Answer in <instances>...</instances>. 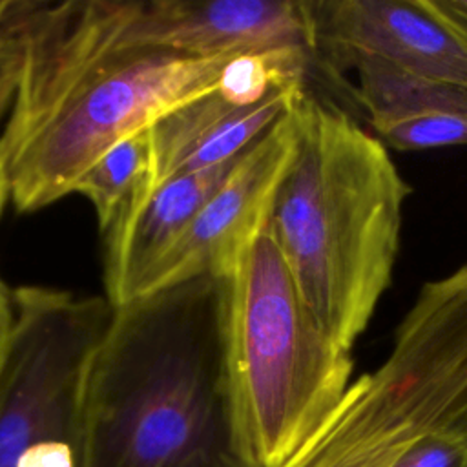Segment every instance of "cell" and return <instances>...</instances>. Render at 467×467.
Wrapping results in <instances>:
<instances>
[{
  "instance_id": "obj_11",
  "label": "cell",
  "mask_w": 467,
  "mask_h": 467,
  "mask_svg": "<svg viewBox=\"0 0 467 467\" xmlns=\"http://www.w3.org/2000/svg\"><path fill=\"white\" fill-rule=\"evenodd\" d=\"M356 73V100L387 148L467 146V86L414 77L379 60L359 62Z\"/></svg>"
},
{
  "instance_id": "obj_16",
  "label": "cell",
  "mask_w": 467,
  "mask_h": 467,
  "mask_svg": "<svg viewBox=\"0 0 467 467\" xmlns=\"http://www.w3.org/2000/svg\"><path fill=\"white\" fill-rule=\"evenodd\" d=\"M421 4L467 47V0H421Z\"/></svg>"
},
{
  "instance_id": "obj_8",
  "label": "cell",
  "mask_w": 467,
  "mask_h": 467,
  "mask_svg": "<svg viewBox=\"0 0 467 467\" xmlns=\"http://www.w3.org/2000/svg\"><path fill=\"white\" fill-rule=\"evenodd\" d=\"M316 78L336 84L363 60L467 86V47L421 0H310Z\"/></svg>"
},
{
  "instance_id": "obj_17",
  "label": "cell",
  "mask_w": 467,
  "mask_h": 467,
  "mask_svg": "<svg viewBox=\"0 0 467 467\" xmlns=\"http://www.w3.org/2000/svg\"><path fill=\"white\" fill-rule=\"evenodd\" d=\"M9 325H11V290L5 288L0 281V358L5 345Z\"/></svg>"
},
{
  "instance_id": "obj_15",
  "label": "cell",
  "mask_w": 467,
  "mask_h": 467,
  "mask_svg": "<svg viewBox=\"0 0 467 467\" xmlns=\"http://www.w3.org/2000/svg\"><path fill=\"white\" fill-rule=\"evenodd\" d=\"M288 467H370L354 445L336 436H317Z\"/></svg>"
},
{
  "instance_id": "obj_13",
  "label": "cell",
  "mask_w": 467,
  "mask_h": 467,
  "mask_svg": "<svg viewBox=\"0 0 467 467\" xmlns=\"http://www.w3.org/2000/svg\"><path fill=\"white\" fill-rule=\"evenodd\" d=\"M389 467H467V425H447L414 438Z\"/></svg>"
},
{
  "instance_id": "obj_14",
  "label": "cell",
  "mask_w": 467,
  "mask_h": 467,
  "mask_svg": "<svg viewBox=\"0 0 467 467\" xmlns=\"http://www.w3.org/2000/svg\"><path fill=\"white\" fill-rule=\"evenodd\" d=\"M13 9L15 0H0V122L7 117L13 104L20 67V49L13 29Z\"/></svg>"
},
{
  "instance_id": "obj_10",
  "label": "cell",
  "mask_w": 467,
  "mask_h": 467,
  "mask_svg": "<svg viewBox=\"0 0 467 467\" xmlns=\"http://www.w3.org/2000/svg\"><path fill=\"white\" fill-rule=\"evenodd\" d=\"M234 161L177 175L139 193L104 235V286L113 306L139 296L151 268L179 241Z\"/></svg>"
},
{
  "instance_id": "obj_2",
  "label": "cell",
  "mask_w": 467,
  "mask_h": 467,
  "mask_svg": "<svg viewBox=\"0 0 467 467\" xmlns=\"http://www.w3.org/2000/svg\"><path fill=\"white\" fill-rule=\"evenodd\" d=\"M224 327L217 275L115 306L86 381L82 467H255L235 429Z\"/></svg>"
},
{
  "instance_id": "obj_12",
  "label": "cell",
  "mask_w": 467,
  "mask_h": 467,
  "mask_svg": "<svg viewBox=\"0 0 467 467\" xmlns=\"http://www.w3.org/2000/svg\"><path fill=\"white\" fill-rule=\"evenodd\" d=\"M148 168L150 135L142 130L113 144L80 175L73 193L84 195L93 204L102 234L130 204Z\"/></svg>"
},
{
  "instance_id": "obj_7",
  "label": "cell",
  "mask_w": 467,
  "mask_h": 467,
  "mask_svg": "<svg viewBox=\"0 0 467 467\" xmlns=\"http://www.w3.org/2000/svg\"><path fill=\"white\" fill-rule=\"evenodd\" d=\"M296 137L297 126L290 106L234 161L179 241L146 275L139 296L199 275H230L239 257L268 226L277 188L296 150Z\"/></svg>"
},
{
  "instance_id": "obj_4",
  "label": "cell",
  "mask_w": 467,
  "mask_h": 467,
  "mask_svg": "<svg viewBox=\"0 0 467 467\" xmlns=\"http://www.w3.org/2000/svg\"><path fill=\"white\" fill-rule=\"evenodd\" d=\"M224 348L246 456L288 467L341 405L354 359L305 305L268 226L226 277Z\"/></svg>"
},
{
  "instance_id": "obj_5",
  "label": "cell",
  "mask_w": 467,
  "mask_h": 467,
  "mask_svg": "<svg viewBox=\"0 0 467 467\" xmlns=\"http://www.w3.org/2000/svg\"><path fill=\"white\" fill-rule=\"evenodd\" d=\"M108 297L11 290L0 358V467H82L84 392L113 317Z\"/></svg>"
},
{
  "instance_id": "obj_18",
  "label": "cell",
  "mask_w": 467,
  "mask_h": 467,
  "mask_svg": "<svg viewBox=\"0 0 467 467\" xmlns=\"http://www.w3.org/2000/svg\"><path fill=\"white\" fill-rule=\"evenodd\" d=\"M9 199V186H7V179H5V171H4V166L0 162V213L4 210V204L7 202Z\"/></svg>"
},
{
  "instance_id": "obj_6",
  "label": "cell",
  "mask_w": 467,
  "mask_h": 467,
  "mask_svg": "<svg viewBox=\"0 0 467 467\" xmlns=\"http://www.w3.org/2000/svg\"><path fill=\"white\" fill-rule=\"evenodd\" d=\"M113 42L195 60L305 49L314 55L306 0L111 2Z\"/></svg>"
},
{
  "instance_id": "obj_1",
  "label": "cell",
  "mask_w": 467,
  "mask_h": 467,
  "mask_svg": "<svg viewBox=\"0 0 467 467\" xmlns=\"http://www.w3.org/2000/svg\"><path fill=\"white\" fill-rule=\"evenodd\" d=\"M13 29L20 67L0 131V162L18 212L73 193L113 144L215 91L230 58L117 47L108 0H15Z\"/></svg>"
},
{
  "instance_id": "obj_9",
  "label": "cell",
  "mask_w": 467,
  "mask_h": 467,
  "mask_svg": "<svg viewBox=\"0 0 467 467\" xmlns=\"http://www.w3.org/2000/svg\"><path fill=\"white\" fill-rule=\"evenodd\" d=\"M303 89H277L250 108L234 106L212 91L164 113L148 128L150 168L135 195L166 179L235 161L288 111Z\"/></svg>"
},
{
  "instance_id": "obj_3",
  "label": "cell",
  "mask_w": 467,
  "mask_h": 467,
  "mask_svg": "<svg viewBox=\"0 0 467 467\" xmlns=\"http://www.w3.org/2000/svg\"><path fill=\"white\" fill-rule=\"evenodd\" d=\"M292 111L296 150L268 230L312 316L352 352L392 283L412 190L343 106L303 89Z\"/></svg>"
}]
</instances>
